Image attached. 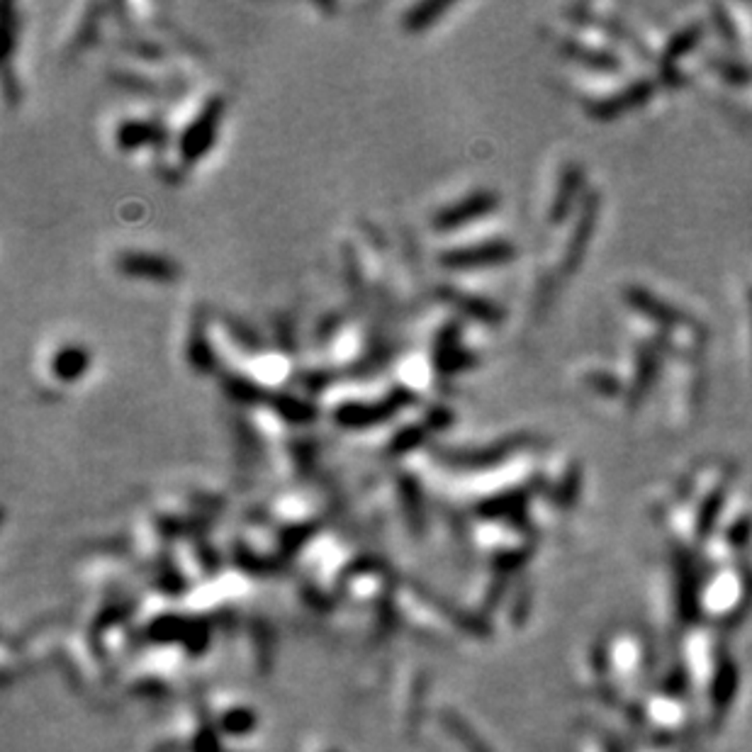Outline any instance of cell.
<instances>
[{
	"label": "cell",
	"instance_id": "cell-1",
	"mask_svg": "<svg viewBox=\"0 0 752 752\" xmlns=\"http://www.w3.org/2000/svg\"><path fill=\"white\" fill-rule=\"evenodd\" d=\"M222 112H224V103L222 97H212L205 107L200 110V115L188 125V129L183 132V139H180V154L186 158L188 164H195L200 161L217 139V127L222 122Z\"/></svg>",
	"mask_w": 752,
	"mask_h": 752
},
{
	"label": "cell",
	"instance_id": "cell-2",
	"mask_svg": "<svg viewBox=\"0 0 752 752\" xmlns=\"http://www.w3.org/2000/svg\"><path fill=\"white\" fill-rule=\"evenodd\" d=\"M514 259V246L509 241H484V244L461 246L441 254V263L446 269H480V266H497Z\"/></svg>",
	"mask_w": 752,
	"mask_h": 752
},
{
	"label": "cell",
	"instance_id": "cell-3",
	"mask_svg": "<svg viewBox=\"0 0 752 752\" xmlns=\"http://www.w3.org/2000/svg\"><path fill=\"white\" fill-rule=\"evenodd\" d=\"M410 395L404 390H397L388 400L382 402H349L339 407L336 412V422L346 429H361V426H372V424H382L385 419H390L395 414L402 404H407Z\"/></svg>",
	"mask_w": 752,
	"mask_h": 752
},
{
	"label": "cell",
	"instance_id": "cell-4",
	"mask_svg": "<svg viewBox=\"0 0 752 752\" xmlns=\"http://www.w3.org/2000/svg\"><path fill=\"white\" fill-rule=\"evenodd\" d=\"M117 269L122 270V276L151 280V283H173L180 276L178 263H173L166 256L144 254V251H127V254H122L117 259Z\"/></svg>",
	"mask_w": 752,
	"mask_h": 752
},
{
	"label": "cell",
	"instance_id": "cell-5",
	"mask_svg": "<svg viewBox=\"0 0 752 752\" xmlns=\"http://www.w3.org/2000/svg\"><path fill=\"white\" fill-rule=\"evenodd\" d=\"M497 205V198L492 193H475L465 198V200L455 202L451 208H443L433 219L436 229H458L462 224H470L492 212Z\"/></svg>",
	"mask_w": 752,
	"mask_h": 752
},
{
	"label": "cell",
	"instance_id": "cell-6",
	"mask_svg": "<svg viewBox=\"0 0 752 752\" xmlns=\"http://www.w3.org/2000/svg\"><path fill=\"white\" fill-rule=\"evenodd\" d=\"M433 363L441 372H455L470 365V353L462 351L461 334H458L455 324L441 329L436 346H433Z\"/></svg>",
	"mask_w": 752,
	"mask_h": 752
},
{
	"label": "cell",
	"instance_id": "cell-7",
	"mask_svg": "<svg viewBox=\"0 0 752 752\" xmlns=\"http://www.w3.org/2000/svg\"><path fill=\"white\" fill-rule=\"evenodd\" d=\"M90 365V353L83 346H64L52 358V372L64 382H76L86 375Z\"/></svg>",
	"mask_w": 752,
	"mask_h": 752
},
{
	"label": "cell",
	"instance_id": "cell-8",
	"mask_svg": "<svg viewBox=\"0 0 752 752\" xmlns=\"http://www.w3.org/2000/svg\"><path fill=\"white\" fill-rule=\"evenodd\" d=\"M188 358H190L193 368H198V372H212V368H215V353H212L208 339H205V324H202L200 314L193 321L190 343H188Z\"/></svg>",
	"mask_w": 752,
	"mask_h": 752
},
{
	"label": "cell",
	"instance_id": "cell-9",
	"mask_svg": "<svg viewBox=\"0 0 752 752\" xmlns=\"http://www.w3.org/2000/svg\"><path fill=\"white\" fill-rule=\"evenodd\" d=\"M151 139H157V127L149 122H139V119L137 122H122L117 129V144L119 149L125 151L139 149Z\"/></svg>",
	"mask_w": 752,
	"mask_h": 752
},
{
	"label": "cell",
	"instance_id": "cell-10",
	"mask_svg": "<svg viewBox=\"0 0 752 752\" xmlns=\"http://www.w3.org/2000/svg\"><path fill=\"white\" fill-rule=\"evenodd\" d=\"M448 10L446 3H422V5H417V8L407 10V15H404V30L410 32H422L426 30V27H432L433 23H436V17L443 15Z\"/></svg>",
	"mask_w": 752,
	"mask_h": 752
},
{
	"label": "cell",
	"instance_id": "cell-11",
	"mask_svg": "<svg viewBox=\"0 0 752 752\" xmlns=\"http://www.w3.org/2000/svg\"><path fill=\"white\" fill-rule=\"evenodd\" d=\"M451 300L461 307L462 312L470 314L473 320L490 321V324L492 321L502 320V310H499L497 305H492L490 300L473 298V295H451Z\"/></svg>",
	"mask_w": 752,
	"mask_h": 752
},
{
	"label": "cell",
	"instance_id": "cell-12",
	"mask_svg": "<svg viewBox=\"0 0 752 752\" xmlns=\"http://www.w3.org/2000/svg\"><path fill=\"white\" fill-rule=\"evenodd\" d=\"M273 410L283 419L292 422V424H307L310 419H314V407L298 400V397L276 395L273 397Z\"/></svg>",
	"mask_w": 752,
	"mask_h": 752
},
{
	"label": "cell",
	"instance_id": "cell-13",
	"mask_svg": "<svg viewBox=\"0 0 752 752\" xmlns=\"http://www.w3.org/2000/svg\"><path fill=\"white\" fill-rule=\"evenodd\" d=\"M224 392L239 404H254L263 400L261 388H259L256 382L241 378V375H229V378L224 381Z\"/></svg>",
	"mask_w": 752,
	"mask_h": 752
},
{
	"label": "cell",
	"instance_id": "cell-14",
	"mask_svg": "<svg viewBox=\"0 0 752 752\" xmlns=\"http://www.w3.org/2000/svg\"><path fill=\"white\" fill-rule=\"evenodd\" d=\"M648 93H650L648 83H638V86H634L631 90H625V93H618L616 100H609V103H602L599 107H594V112L599 115V117H604V115H616V112L625 110V107H634L635 103L645 100V96H648Z\"/></svg>",
	"mask_w": 752,
	"mask_h": 752
},
{
	"label": "cell",
	"instance_id": "cell-15",
	"mask_svg": "<svg viewBox=\"0 0 752 752\" xmlns=\"http://www.w3.org/2000/svg\"><path fill=\"white\" fill-rule=\"evenodd\" d=\"M424 439V429L422 426H410V429H402L400 433H395V439L390 443V448H397V451H410V448L419 446Z\"/></svg>",
	"mask_w": 752,
	"mask_h": 752
},
{
	"label": "cell",
	"instance_id": "cell-16",
	"mask_svg": "<svg viewBox=\"0 0 752 752\" xmlns=\"http://www.w3.org/2000/svg\"><path fill=\"white\" fill-rule=\"evenodd\" d=\"M574 176H577V173H574V171L567 173V176H565V186L560 188L558 200H555V205H553V217H555V219H560V217H563V212H565V209H567V205H570V193H573Z\"/></svg>",
	"mask_w": 752,
	"mask_h": 752
}]
</instances>
